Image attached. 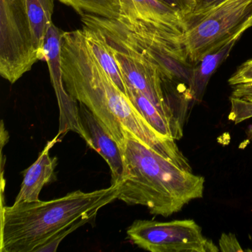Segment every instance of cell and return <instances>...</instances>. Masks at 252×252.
<instances>
[{"instance_id": "cell-1", "label": "cell", "mask_w": 252, "mask_h": 252, "mask_svg": "<svg viewBox=\"0 0 252 252\" xmlns=\"http://www.w3.org/2000/svg\"><path fill=\"white\" fill-rule=\"evenodd\" d=\"M61 64L67 94L92 112L118 144L128 129L178 167L192 172L175 140L157 132L104 71L90 50L83 30L63 33Z\"/></svg>"}, {"instance_id": "cell-2", "label": "cell", "mask_w": 252, "mask_h": 252, "mask_svg": "<svg viewBox=\"0 0 252 252\" xmlns=\"http://www.w3.org/2000/svg\"><path fill=\"white\" fill-rule=\"evenodd\" d=\"M123 159L118 200L145 206L152 215L169 217L202 198L205 178L184 170L128 129L119 144Z\"/></svg>"}, {"instance_id": "cell-3", "label": "cell", "mask_w": 252, "mask_h": 252, "mask_svg": "<svg viewBox=\"0 0 252 252\" xmlns=\"http://www.w3.org/2000/svg\"><path fill=\"white\" fill-rule=\"evenodd\" d=\"M120 182L84 192L78 190L48 201L1 206V252H35L62 228L118 200Z\"/></svg>"}, {"instance_id": "cell-4", "label": "cell", "mask_w": 252, "mask_h": 252, "mask_svg": "<svg viewBox=\"0 0 252 252\" xmlns=\"http://www.w3.org/2000/svg\"><path fill=\"white\" fill-rule=\"evenodd\" d=\"M55 0H0V75L15 83L45 60Z\"/></svg>"}, {"instance_id": "cell-5", "label": "cell", "mask_w": 252, "mask_h": 252, "mask_svg": "<svg viewBox=\"0 0 252 252\" xmlns=\"http://www.w3.org/2000/svg\"><path fill=\"white\" fill-rule=\"evenodd\" d=\"M181 39L193 65L252 27V0H222L186 20Z\"/></svg>"}, {"instance_id": "cell-6", "label": "cell", "mask_w": 252, "mask_h": 252, "mask_svg": "<svg viewBox=\"0 0 252 252\" xmlns=\"http://www.w3.org/2000/svg\"><path fill=\"white\" fill-rule=\"evenodd\" d=\"M127 238L138 247L151 252H218L193 220L169 222L137 220L126 231Z\"/></svg>"}, {"instance_id": "cell-7", "label": "cell", "mask_w": 252, "mask_h": 252, "mask_svg": "<svg viewBox=\"0 0 252 252\" xmlns=\"http://www.w3.org/2000/svg\"><path fill=\"white\" fill-rule=\"evenodd\" d=\"M98 31L104 34L114 51L125 85L132 87L145 95L166 119L183 131L184 125L175 118L168 104L163 87L164 79L157 64L111 33Z\"/></svg>"}, {"instance_id": "cell-8", "label": "cell", "mask_w": 252, "mask_h": 252, "mask_svg": "<svg viewBox=\"0 0 252 252\" xmlns=\"http://www.w3.org/2000/svg\"><path fill=\"white\" fill-rule=\"evenodd\" d=\"M78 117L86 135L85 141L107 162L111 171V184H117L123 173V159L119 144L92 112L82 103H79Z\"/></svg>"}, {"instance_id": "cell-9", "label": "cell", "mask_w": 252, "mask_h": 252, "mask_svg": "<svg viewBox=\"0 0 252 252\" xmlns=\"http://www.w3.org/2000/svg\"><path fill=\"white\" fill-rule=\"evenodd\" d=\"M120 4L119 18L143 22L178 34L187 29L184 17L159 0H120Z\"/></svg>"}, {"instance_id": "cell-10", "label": "cell", "mask_w": 252, "mask_h": 252, "mask_svg": "<svg viewBox=\"0 0 252 252\" xmlns=\"http://www.w3.org/2000/svg\"><path fill=\"white\" fill-rule=\"evenodd\" d=\"M60 134L48 141L37 160L24 172L21 188L14 203L33 202L39 200V194L45 184L53 179L57 164V158H51L50 150L60 141Z\"/></svg>"}, {"instance_id": "cell-11", "label": "cell", "mask_w": 252, "mask_h": 252, "mask_svg": "<svg viewBox=\"0 0 252 252\" xmlns=\"http://www.w3.org/2000/svg\"><path fill=\"white\" fill-rule=\"evenodd\" d=\"M240 36L233 38L220 48L205 56L197 64H194L190 87L191 106L202 101L211 77L221 63L229 56L231 50Z\"/></svg>"}, {"instance_id": "cell-12", "label": "cell", "mask_w": 252, "mask_h": 252, "mask_svg": "<svg viewBox=\"0 0 252 252\" xmlns=\"http://www.w3.org/2000/svg\"><path fill=\"white\" fill-rule=\"evenodd\" d=\"M87 43L100 65L110 79L126 95V88L122 71L115 57L114 51L100 31L84 26L82 29Z\"/></svg>"}, {"instance_id": "cell-13", "label": "cell", "mask_w": 252, "mask_h": 252, "mask_svg": "<svg viewBox=\"0 0 252 252\" xmlns=\"http://www.w3.org/2000/svg\"><path fill=\"white\" fill-rule=\"evenodd\" d=\"M126 88L128 98L141 116L157 132L174 140L182 138L184 132L175 127L166 119L145 95L132 87L126 86Z\"/></svg>"}, {"instance_id": "cell-14", "label": "cell", "mask_w": 252, "mask_h": 252, "mask_svg": "<svg viewBox=\"0 0 252 252\" xmlns=\"http://www.w3.org/2000/svg\"><path fill=\"white\" fill-rule=\"evenodd\" d=\"M73 8L79 15L94 14L109 19H118L120 15V0H58Z\"/></svg>"}, {"instance_id": "cell-15", "label": "cell", "mask_w": 252, "mask_h": 252, "mask_svg": "<svg viewBox=\"0 0 252 252\" xmlns=\"http://www.w3.org/2000/svg\"><path fill=\"white\" fill-rule=\"evenodd\" d=\"M228 119L235 125L252 118V83L234 86Z\"/></svg>"}, {"instance_id": "cell-16", "label": "cell", "mask_w": 252, "mask_h": 252, "mask_svg": "<svg viewBox=\"0 0 252 252\" xmlns=\"http://www.w3.org/2000/svg\"><path fill=\"white\" fill-rule=\"evenodd\" d=\"M98 213L97 211L90 212L81 217L79 219L73 222H70L68 225L62 228L61 230L56 233L53 237H51L48 241L39 246L38 249H36L35 252H57L58 246H60L61 242L67 237L70 233L73 232L75 230L77 229L79 227L85 225L87 222H89L93 218H95L96 214Z\"/></svg>"}, {"instance_id": "cell-17", "label": "cell", "mask_w": 252, "mask_h": 252, "mask_svg": "<svg viewBox=\"0 0 252 252\" xmlns=\"http://www.w3.org/2000/svg\"><path fill=\"white\" fill-rule=\"evenodd\" d=\"M252 83V59L243 63L228 79L231 86Z\"/></svg>"}, {"instance_id": "cell-18", "label": "cell", "mask_w": 252, "mask_h": 252, "mask_svg": "<svg viewBox=\"0 0 252 252\" xmlns=\"http://www.w3.org/2000/svg\"><path fill=\"white\" fill-rule=\"evenodd\" d=\"M187 18L195 9L196 0H159Z\"/></svg>"}, {"instance_id": "cell-19", "label": "cell", "mask_w": 252, "mask_h": 252, "mask_svg": "<svg viewBox=\"0 0 252 252\" xmlns=\"http://www.w3.org/2000/svg\"><path fill=\"white\" fill-rule=\"evenodd\" d=\"M219 246L222 252H243L246 251L242 249L235 234L231 233L222 234L219 240Z\"/></svg>"}, {"instance_id": "cell-20", "label": "cell", "mask_w": 252, "mask_h": 252, "mask_svg": "<svg viewBox=\"0 0 252 252\" xmlns=\"http://www.w3.org/2000/svg\"><path fill=\"white\" fill-rule=\"evenodd\" d=\"M221 1H222V0H196L195 9L193 11L192 14H190V15L186 19L185 21L188 20V19L191 18V17L197 15V14L206 11V10L209 9V8H212L214 5L219 3Z\"/></svg>"}, {"instance_id": "cell-21", "label": "cell", "mask_w": 252, "mask_h": 252, "mask_svg": "<svg viewBox=\"0 0 252 252\" xmlns=\"http://www.w3.org/2000/svg\"><path fill=\"white\" fill-rule=\"evenodd\" d=\"M248 136L252 140V126H249V129H248Z\"/></svg>"}]
</instances>
